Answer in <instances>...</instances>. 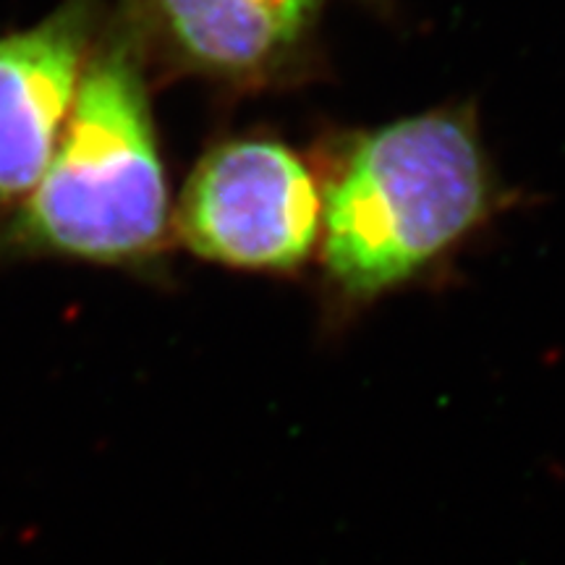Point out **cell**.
<instances>
[{"label":"cell","instance_id":"1","mask_svg":"<svg viewBox=\"0 0 565 565\" xmlns=\"http://www.w3.org/2000/svg\"><path fill=\"white\" fill-rule=\"evenodd\" d=\"M141 61L121 21L100 32L45 173L0 215V265L129 267L162 249L171 200Z\"/></svg>","mask_w":565,"mask_h":565},{"label":"cell","instance_id":"2","mask_svg":"<svg viewBox=\"0 0 565 565\" xmlns=\"http://www.w3.org/2000/svg\"><path fill=\"white\" fill-rule=\"evenodd\" d=\"M490 179L461 113L404 118L356 145L322 196V259L353 299L398 286L482 221Z\"/></svg>","mask_w":565,"mask_h":565},{"label":"cell","instance_id":"3","mask_svg":"<svg viewBox=\"0 0 565 565\" xmlns=\"http://www.w3.org/2000/svg\"><path fill=\"white\" fill-rule=\"evenodd\" d=\"M194 254L238 270H294L322 233V194L278 141L238 139L204 154L175 210Z\"/></svg>","mask_w":565,"mask_h":565},{"label":"cell","instance_id":"4","mask_svg":"<svg viewBox=\"0 0 565 565\" xmlns=\"http://www.w3.org/2000/svg\"><path fill=\"white\" fill-rule=\"evenodd\" d=\"M97 38L100 0H61L38 24L0 32V215L45 173Z\"/></svg>","mask_w":565,"mask_h":565},{"label":"cell","instance_id":"5","mask_svg":"<svg viewBox=\"0 0 565 565\" xmlns=\"http://www.w3.org/2000/svg\"><path fill=\"white\" fill-rule=\"evenodd\" d=\"M322 0H129L137 42L202 74L249 79L278 66L312 30Z\"/></svg>","mask_w":565,"mask_h":565}]
</instances>
